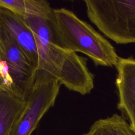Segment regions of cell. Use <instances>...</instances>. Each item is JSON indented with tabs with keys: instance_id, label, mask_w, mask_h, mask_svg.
I'll return each mask as SVG.
<instances>
[{
	"instance_id": "3",
	"label": "cell",
	"mask_w": 135,
	"mask_h": 135,
	"mask_svg": "<svg viewBox=\"0 0 135 135\" xmlns=\"http://www.w3.org/2000/svg\"><path fill=\"white\" fill-rule=\"evenodd\" d=\"M90 21L117 44L135 43V0L84 1Z\"/></svg>"
},
{
	"instance_id": "10",
	"label": "cell",
	"mask_w": 135,
	"mask_h": 135,
	"mask_svg": "<svg viewBox=\"0 0 135 135\" xmlns=\"http://www.w3.org/2000/svg\"><path fill=\"white\" fill-rule=\"evenodd\" d=\"M0 88L3 91H11L15 93L12 80L7 64L0 54Z\"/></svg>"
},
{
	"instance_id": "8",
	"label": "cell",
	"mask_w": 135,
	"mask_h": 135,
	"mask_svg": "<svg viewBox=\"0 0 135 135\" xmlns=\"http://www.w3.org/2000/svg\"><path fill=\"white\" fill-rule=\"evenodd\" d=\"M26 104L24 99L11 91H0V135H9Z\"/></svg>"
},
{
	"instance_id": "5",
	"label": "cell",
	"mask_w": 135,
	"mask_h": 135,
	"mask_svg": "<svg viewBox=\"0 0 135 135\" xmlns=\"http://www.w3.org/2000/svg\"><path fill=\"white\" fill-rule=\"evenodd\" d=\"M0 54L8 67L15 93L26 99L33 86L35 72L21 49L1 26Z\"/></svg>"
},
{
	"instance_id": "9",
	"label": "cell",
	"mask_w": 135,
	"mask_h": 135,
	"mask_svg": "<svg viewBox=\"0 0 135 135\" xmlns=\"http://www.w3.org/2000/svg\"><path fill=\"white\" fill-rule=\"evenodd\" d=\"M82 135H135L129 123L118 114L95 121Z\"/></svg>"
},
{
	"instance_id": "12",
	"label": "cell",
	"mask_w": 135,
	"mask_h": 135,
	"mask_svg": "<svg viewBox=\"0 0 135 135\" xmlns=\"http://www.w3.org/2000/svg\"><path fill=\"white\" fill-rule=\"evenodd\" d=\"M3 91V90H2V89H1V88H0V91Z\"/></svg>"
},
{
	"instance_id": "4",
	"label": "cell",
	"mask_w": 135,
	"mask_h": 135,
	"mask_svg": "<svg viewBox=\"0 0 135 135\" xmlns=\"http://www.w3.org/2000/svg\"><path fill=\"white\" fill-rule=\"evenodd\" d=\"M60 86L55 79L34 84L9 135H31L45 113L54 105Z\"/></svg>"
},
{
	"instance_id": "2",
	"label": "cell",
	"mask_w": 135,
	"mask_h": 135,
	"mask_svg": "<svg viewBox=\"0 0 135 135\" xmlns=\"http://www.w3.org/2000/svg\"><path fill=\"white\" fill-rule=\"evenodd\" d=\"M52 22L62 47L84 54L97 66H116L119 57L112 44L72 11L65 8L53 9Z\"/></svg>"
},
{
	"instance_id": "11",
	"label": "cell",
	"mask_w": 135,
	"mask_h": 135,
	"mask_svg": "<svg viewBox=\"0 0 135 135\" xmlns=\"http://www.w3.org/2000/svg\"><path fill=\"white\" fill-rule=\"evenodd\" d=\"M0 7L24 17L26 13V0H0Z\"/></svg>"
},
{
	"instance_id": "1",
	"label": "cell",
	"mask_w": 135,
	"mask_h": 135,
	"mask_svg": "<svg viewBox=\"0 0 135 135\" xmlns=\"http://www.w3.org/2000/svg\"><path fill=\"white\" fill-rule=\"evenodd\" d=\"M53 9L50 6L24 16L37 46L38 66L34 84L55 79L70 91L88 94L94 88V75L87 66V59L59 44L52 22Z\"/></svg>"
},
{
	"instance_id": "6",
	"label": "cell",
	"mask_w": 135,
	"mask_h": 135,
	"mask_svg": "<svg viewBox=\"0 0 135 135\" xmlns=\"http://www.w3.org/2000/svg\"><path fill=\"white\" fill-rule=\"evenodd\" d=\"M0 26L21 49L36 73L38 66L36 43L33 32L24 17L0 7Z\"/></svg>"
},
{
	"instance_id": "7",
	"label": "cell",
	"mask_w": 135,
	"mask_h": 135,
	"mask_svg": "<svg viewBox=\"0 0 135 135\" xmlns=\"http://www.w3.org/2000/svg\"><path fill=\"white\" fill-rule=\"evenodd\" d=\"M115 67L118 108L126 114L135 132V59L119 57Z\"/></svg>"
}]
</instances>
